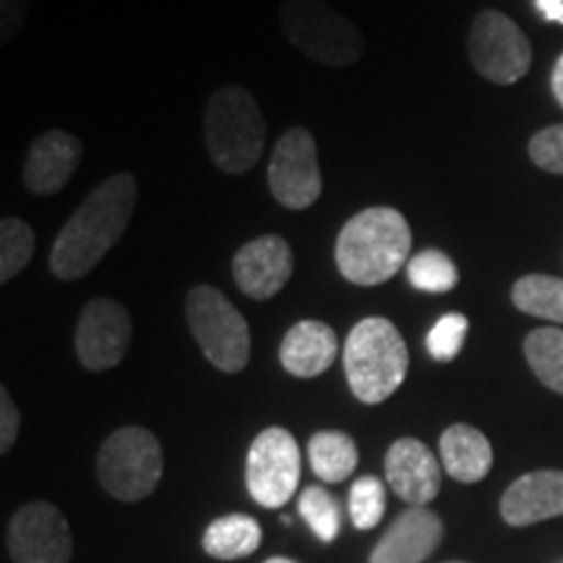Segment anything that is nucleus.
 Segmentation results:
<instances>
[{
    "label": "nucleus",
    "instance_id": "cd10ccee",
    "mask_svg": "<svg viewBox=\"0 0 563 563\" xmlns=\"http://www.w3.org/2000/svg\"><path fill=\"white\" fill-rule=\"evenodd\" d=\"M470 321L462 313H446L435 321V327L428 332L426 347L431 352L435 363H452L467 340Z\"/></svg>",
    "mask_w": 563,
    "mask_h": 563
},
{
    "label": "nucleus",
    "instance_id": "7ed1b4c3",
    "mask_svg": "<svg viewBox=\"0 0 563 563\" xmlns=\"http://www.w3.org/2000/svg\"><path fill=\"white\" fill-rule=\"evenodd\" d=\"M410 368V352L384 316L357 321L344 342V373L352 394L363 405H382L402 386Z\"/></svg>",
    "mask_w": 563,
    "mask_h": 563
},
{
    "label": "nucleus",
    "instance_id": "393cba45",
    "mask_svg": "<svg viewBox=\"0 0 563 563\" xmlns=\"http://www.w3.org/2000/svg\"><path fill=\"white\" fill-rule=\"evenodd\" d=\"M298 511L321 543H334L342 530V509L332 493L319 485H308L298 498Z\"/></svg>",
    "mask_w": 563,
    "mask_h": 563
},
{
    "label": "nucleus",
    "instance_id": "c9c22d12",
    "mask_svg": "<svg viewBox=\"0 0 563 563\" xmlns=\"http://www.w3.org/2000/svg\"><path fill=\"white\" fill-rule=\"evenodd\" d=\"M561 563H563V561H561Z\"/></svg>",
    "mask_w": 563,
    "mask_h": 563
},
{
    "label": "nucleus",
    "instance_id": "6ab92c4d",
    "mask_svg": "<svg viewBox=\"0 0 563 563\" xmlns=\"http://www.w3.org/2000/svg\"><path fill=\"white\" fill-rule=\"evenodd\" d=\"M441 467L460 483H481L493 467V446L488 435L473 426H449L441 433Z\"/></svg>",
    "mask_w": 563,
    "mask_h": 563
},
{
    "label": "nucleus",
    "instance_id": "ddd939ff",
    "mask_svg": "<svg viewBox=\"0 0 563 563\" xmlns=\"http://www.w3.org/2000/svg\"><path fill=\"white\" fill-rule=\"evenodd\" d=\"M292 249L285 238H253L232 256V277L251 300H269L292 277Z\"/></svg>",
    "mask_w": 563,
    "mask_h": 563
},
{
    "label": "nucleus",
    "instance_id": "20e7f679",
    "mask_svg": "<svg viewBox=\"0 0 563 563\" xmlns=\"http://www.w3.org/2000/svg\"><path fill=\"white\" fill-rule=\"evenodd\" d=\"M203 141L211 162L228 175H243L262 159L266 123L256 97L243 87H222L203 110Z\"/></svg>",
    "mask_w": 563,
    "mask_h": 563
},
{
    "label": "nucleus",
    "instance_id": "39448f33",
    "mask_svg": "<svg viewBox=\"0 0 563 563\" xmlns=\"http://www.w3.org/2000/svg\"><path fill=\"white\" fill-rule=\"evenodd\" d=\"M279 26L295 51L321 66L347 68L365 55V34L327 0H285Z\"/></svg>",
    "mask_w": 563,
    "mask_h": 563
},
{
    "label": "nucleus",
    "instance_id": "412c9836",
    "mask_svg": "<svg viewBox=\"0 0 563 563\" xmlns=\"http://www.w3.org/2000/svg\"><path fill=\"white\" fill-rule=\"evenodd\" d=\"M357 443L342 431H319L308 441V462L323 483H342L355 473Z\"/></svg>",
    "mask_w": 563,
    "mask_h": 563
},
{
    "label": "nucleus",
    "instance_id": "bb28decb",
    "mask_svg": "<svg viewBox=\"0 0 563 563\" xmlns=\"http://www.w3.org/2000/svg\"><path fill=\"white\" fill-rule=\"evenodd\" d=\"M350 519L357 530H373L386 514V485L382 477L363 475L352 483L347 496Z\"/></svg>",
    "mask_w": 563,
    "mask_h": 563
},
{
    "label": "nucleus",
    "instance_id": "4be33fe9",
    "mask_svg": "<svg viewBox=\"0 0 563 563\" xmlns=\"http://www.w3.org/2000/svg\"><path fill=\"white\" fill-rule=\"evenodd\" d=\"M511 302L534 319L563 323V279L551 274H527L514 282Z\"/></svg>",
    "mask_w": 563,
    "mask_h": 563
},
{
    "label": "nucleus",
    "instance_id": "f704fd0d",
    "mask_svg": "<svg viewBox=\"0 0 563 563\" xmlns=\"http://www.w3.org/2000/svg\"><path fill=\"white\" fill-rule=\"evenodd\" d=\"M446 563H464V561H446Z\"/></svg>",
    "mask_w": 563,
    "mask_h": 563
},
{
    "label": "nucleus",
    "instance_id": "9b49d317",
    "mask_svg": "<svg viewBox=\"0 0 563 563\" xmlns=\"http://www.w3.org/2000/svg\"><path fill=\"white\" fill-rule=\"evenodd\" d=\"M5 548L13 563H68L74 553L68 519L45 501L21 506L9 525Z\"/></svg>",
    "mask_w": 563,
    "mask_h": 563
},
{
    "label": "nucleus",
    "instance_id": "f03ea898",
    "mask_svg": "<svg viewBox=\"0 0 563 563\" xmlns=\"http://www.w3.org/2000/svg\"><path fill=\"white\" fill-rule=\"evenodd\" d=\"M412 230L402 211L371 207L350 217L336 238V269L352 285L376 287L410 262Z\"/></svg>",
    "mask_w": 563,
    "mask_h": 563
},
{
    "label": "nucleus",
    "instance_id": "c756f323",
    "mask_svg": "<svg viewBox=\"0 0 563 563\" xmlns=\"http://www.w3.org/2000/svg\"><path fill=\"white\" fill-rule=\"evenodd\" d=\"M32 0H0V42L9 45L11 40L19 37L30 19Z\"/></svg>",
    "mask_w": 563,
    "mask_h": 563
},
{
    "label": "nucleus",
    "instance_id": "9d476101",
    "mask_svg": "<svg viewBox=\"0 0 563 563\" xmlns=\"http://www.w3.org/2000/svg\"><path fill=\"white\" fill-rule=\"evenodd\" d=\"M269 188L274 199L292 211H302L319 201L323 180L311 131L290 129L277 141L269 159Z\"/></svg>",
    "mask_w": 563,
    "mask_h": 563
},
{
    "label": "nucleus",
    "instance_id": "b1692460",
    "mask_svg": "<svg viewBox=\"0 0 563 563\" xmlns=\"http://www.w3.org/2000/svg\"><path fill=\"white\" fill-rule=\"evenodd\" d=\"M407 279L415 290L443 295L454 290L456 282H460V272H456L452 256H446L443 251L426 249L407 262Z\"/></svg>",
    "mask_w": 563,
    "mask_h": 563
},
{
    "label": "nucleus",
    "instance_id": "f257e3e1",
    "mask_svg": "<svg viewBox=\"0 0 563 563\" xmlns=\"http://www.w3.org/2000/svg\"><path fill=\"white\" fill-rule=\"evenodd\" d=\"M139 201V183L131 173L110 175L70 214L55 238L51 272L63 282L87 277L129 230Z\"/></svg>",
    "mask_w": 563,
    "mask_h": 563
},
{
    "label": "nucleus",
    "instance_id": "1a4fd4ad",
    "mask_svg": "<svg viewBox=\"0 0 563 563\" xmlns=\"http://www.w3.org/2000/svg\"><path fill=\"white\" fill-rule=\"evenodd\" d=\"M470 60L483 79L493 84H517L532 66L527 34L504 11L485 9L470 26Z\"/></svg>",
    "mask_w": 563,
    "mask_h": 563
},
{
    "label": "nucleus",
    "instance_id": "c85d7f7f",
    "mask_svg": "<svg viewBox=\"0 0 563 563\" xmlns=\"http://www.w3.org/2000/svg\"><path fill=\"white\" fill-rule=\"evenodd\" d=\"M530 157L540 170L563 175V123L534 133L530 139Z\"/></svg>",
    "mask_w": 563,
    "mask_h": 563
},
{
    "label": "nucleus",
    "instance_id": "a878e982",
    "mask_svg": "<svg viewBox=\"0 0 563 563\" xmlns=\"http://www.w3.org/2000/svg\"><path fill=\"white\" fill-rule=\"evenodd\" d=\"M34 232L19 217H5L0 222V282H11L32 262Z\"/></svg>",
    "mask_w": 563,
    "mask_h": 563
},
{
    "label": "nucleus",
    "instance_id": "0eeeda50",
    "mask_svg": "<svg viewBox=\"0 0 563 563\" xmlns=\"http://www.w3.org/2000/svg\"><path fill=\"white\" fill-rule=\"evenodd\" d=\"M186 321L207 361L222 373H241L251 361L249 323L211 285H196L186 298Z\"/></svg>",
    "mask_w": 563,
    "mask_h": 563
},
{
    "label": "nucleus",
    "instance_id": "aec40b11",
    "mask_svg": "<svg viewBox=\"0 0 563 563\" xmlns=\"http://www.w3.org/2000/svg\"><path fill=\"white\" fill-rule=\"evenodd\" d=\"M262 540V525L253 517H249V514H224V517H217L214 522L203 530L201 545L211 559L238 561L256 553Z\"/></svg>",
    "mask_w": 563,
    "mask_h": 563
},
{
    "label": "nucleus",
    "instance_id": "423d86ee",
    "mask_svg": "<svg viewBox=\"0 0 563 563\" xmlns=\"http://www.w3.org/2000/svg\"><path fill=\"white\" fill-rule=\"evenodd\" d=\"M162 446L157 435L141 426L110 433L97 454V477L112 498L136 504L150 498L162 481Z\"/></svg>",
    "mask_w": 563,
    "mask_h": 563
},
{
    "label": "nucleus",
    "instance_id": "6e6552de",
    "mask_svg": "<svg viewBox=\"0 0 563 563\" xmlns=\"http://www.w3.org/2000/svg\"><path fill=\"white\" fill-rule=\"evenodd\" d=\"M300 483V446L287 428H266L253 439L245 460V488L264 509H282Z\"/></svg>",
    "mask_w": 563,
    "mask_h": 563
},
{
    "label": "nucleus",
    "instance_id": "2f4dec72",
    "mask_svg": "<svg viewBox=\"0 0 563 563\" xmlns=\"http://www.w3.org/2000/svg\"><path fill=\"white\" fill-rule=\"evenodd\" d=\"M534 9L543 13L545 21L563 26V0H534Z\"/></svg>",
    "mask_w": 563,
    "mask_h": 563
},
{
    "label": "nucleus",
    "instance_id": "f3484780",
    "mask_svg": "<svg viewBox=\"0 0 563 563\" xmlns=\"http://www.w3.org/2000/svg\"><path fill=\"white\" fill-rule=\"evenodd\" d=\"M501 517L511 527L563 517V470H538L517 477L501 496Z\"/></svg>",
    "mask_w": 563,
    "mask_h": 563
},
{
    "label": "nucleus",
    "instance_id": "5701e85b",
    "mask_svg": "<svg viewBox=\"0 0 563 563\" xmlns=\"http://www.w3.org/2000/svg\"><path fill=\"white\" fill-rule=\"evenodd\" d=\"M525 357L548 389L563 394V329L543 327L527 334Z\"/></svg>",
    "mask_w": 563,
    "mask_h": 563
},
{
    "label": "nucleus",
    "instance_id": "dca6fc26",
    "mask_svg": "<svg viewBox=\"0 0 563 563\" xmlns=\"http://www.w3.org/2000/svg\"><path fill=\"white\" fill-rule=\"evenodd\" d=\"M443 540L441 517L428 506H410L399 514L373 545L368 563H422Z\"/></svg>",
    "mask_w": 563,
    "mask_h": 563
},
{
    "label": "nucleus",
    "instance_id": "f8f14e48",
    "mask_svg": "<svg viewBox=\"0 0 563 563\" xmlns=\"http://www.w3.org/2000/svg\"><path fill=\"white\" fill-rule=\"evenodd\" d=\"M133 321L123 302L95 298L84 306L76 327V355L87 371H110L131 347Z\"/></svg>",
    "mask_w": 563,
    "mask_h": 563
},
{
    "label": "nucleus",
    "instance_id": "2eb2a0df",
    "mask_svg": "<svg viewBox=\"0 0 563 563\" xmlns=\"http://www.w3.org/2000/svg\"><path fill=\"white\" fill-rule=\"evenodd\" d=\"M84 146L74 133L53 129L32 141L24 162V186L34 196H53L68 186L81 165Z\"/></svg>",
    "mask_w": 563,
    "mask_h": 563
},
{
    "label": "nucleus",
    "instance_id": "a211bd4d",
    "mask_svg": "<svg viewBox=\"0 0 563 563\" xmlns=\"http://www.w3.org/2000/svg\"><path fill=\"white\" fill-rule=\"evenodd\" d=\"M336 352L340 340L329 323L298 321L282 340L279 363L295 378H316L332 368Z\"/></svg>",
    "mask_w": 563,
    "mask_h": 563
},
{
    "label": "nucleus",
    "instance_id": "4468645a",
    "mask_svg": "<svg viewBox=\"0 0 563 563\" xmlns=\"http://www.w3.org/2000/svg\"><path fill=\"white\" fill-rule=\"evenodd\" d=\"M386 483L410 506H428L441 490V464L418 439H397L384 460Z\"/></svg>",
    "mask_w": 563,
    "mask_h": 563
},
{
    "label": "nucleus",
    "instance_id": "473e14b6",
    "mask_svg": "<svg viewBox=\"0 0 563 563\" xmlns=\"http://www.w3.org/2000/svg\"><path fill=\"white\" fill-rule=\"evenodd\" d=\"M551 87H553V95H555V100H559V104H561V108H563V55H561L559 60H555V66H553Z\"/></svg>",
    "mask_w": 563,
    "mask_h": 563
},
{
    "label": "nucleus",
    "instance_id": "72a5a7b5",
    "mask_svg": "<svg viewBox=\"0 0 563 563\" xmlns=\"http://www.w3.org/2000/svg\"><path fill=\"white\" fill-rule=\"evenodd\" d=\"M264 563H298V561L287 559V555H272V559H266Z\"/></svg>",
    "mask_w": 563,
    "mask_h": 563
},
{
    "label": "nucleus",
    "instance_id": "7c9ffc66",
    "mask_svg": "<svg viewBox=\"0 0 563 563\" xmlns=\"http://www.w3.org/2000/svg\"><path fill=\"white\" fill-rule=\"evenodd\" d=\"M19 428H21L19 407L11 399L9 389L3 386V389H0V452L3 454L11 452L13 443H16Z\"/></svg>",
    "mask_w": 563,
    "mask_h": 563
}]
</instances>
